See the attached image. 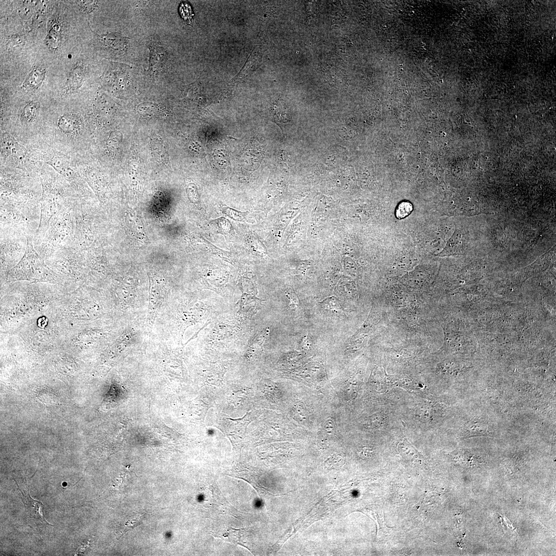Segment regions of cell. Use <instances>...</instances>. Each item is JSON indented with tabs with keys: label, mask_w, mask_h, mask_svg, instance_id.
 <instances>
[{
	"label": "cell",
	"mask_w": 556,
	"mask_h": 556,
	"mask_svg": "<svg viewBox=\"0 0 556 556\" xmlns=\"http://www.w3.org/2000/svg\"><path fill=\"white\" fill-rule=\"evenodd\" d=\"M41 182L43 192L40 201V219L34 236V245L43 239L52 222L80 199L70 185L62 179L43 176Z\"/></svg>",
	"instance_id": "6da1fadb"
},
{
	"label": "cell",
	"mask_w": 556,
	"mask_h": 556,
	"mask_svg": "<svg viewBox=\"0 0 556 556\" xmlns=\"http://www.w3.org/2000/svg\"><path fill=\"white\" fill-rule=\"evenodd\" d=\"M73 206L67 208L56 218L43 239L34 245L37 253L45 261L59 249L72 247L75 233Z\"/></svg>",
	"instance_id": "7a4b0ae2"
},
{
	"label": "cell",
	"mask_w": 556,
	"mask_h": 556,
	"mask_svg": "<svg viewBox=\"0 0 556 556\" xmlns=\"http://www.w3.org/2000/svg\"><path fill=\"white\" fill-rule=\"evenodd\" d=\"M1 228L34 236L39 225L40 204L1 203Z\"/></svg>",
	"instance_id": "3957f363"
},
{
	"label": "cell",
	"mask_w": 556,
	"mask_h": 556,
	"mask_svg": "<svg viewBox=\"0 0 556 556\" xmlns=\"http://www.w3.org/2000/svg\"><path fill=\"white\" fill-rule=\"evenodd\" d=\"M75 233L72 247L80 252L94 248L101 238L100 220L97 213L79 199L73 208Z\"/></svg>",
	"instance_id": "277c9868"
},
{
	"label": "cell",
	"mask_w": 556,
	"mask_h": 556,
	"mask_svg": "<svg viewBox=\"0 0 556 556\" xmlns=\"http://www.w3.org/2000/svg\"><path fill=\"white\" fill-rule=\"evenodd\" d=\"M25 254L19 263L10 272L8 280L19 279L58 281V279L46 265L45 261L36 252L33 236H27Z\"/></svg>",
	"instance_id": "5b68a950"
},
{
	"label": "cell",
	"mask_w": 556,
	"mask_h": 556,
	"mask_svg": "<svg viewBox=\"0 0 556 556\" xmlns=\"http://www.w3.org/2000/svg\"><path fill=\"white\" fill-rule=\"evenodd\" d=\"M45 261L55 270L75 279L81 278L87 265L82 252L72 246L59 249Z\"/></svg>",
	"instance_id": "8992f818"
},
{
	"label": "cell",
	"mask_w": 556,
	"mask_h": 556,
	"mask_svg": "<svg viewBox=\"0 0 556 556\" xmlns=\"http://www.w3.org/2000/svg\"><path fill=\"white\" fill-rule=\"evenodd\" d=\"M1 229V263L2 271H7L19 263L24 256L27 245V236L17 231Z\"/></svg>",
	"instance_id": "52a82bcc"
},
{
	"label": "cell",
	"mask_w": 556,
	"mask_h": 556,
	"mask_svg": "<svg viewBox=\"0 0 556 556\" xmlns=\"http://www.w3.org/2000/svg\"><path fill=\"white\" fill-rule=\"evenodd\" d=\"M48 163L64 177L80 199L86 196V186L70 162L64 157L54 156Z\"/></svg>",
	"instance_id": "ba28073f"
},
{
	"label": "cell",
	"mask_w": 556,
	"mask_h": 556,
	"mask_svg": "<svg viewBox=\"0 0 556 556\" xmlns=\"http://www.w3.org/2000/svg\"><path fill=\"white\" fill-rule=\"evenodd\" d=\"M149 291L148 314L146 321L147 331L151 333L159 309L163 302L165 292L164 282L155 276L149 275Z\"/></svg>",
	"instance_id": "9c48e42d"
},
{
	"label": "cell",
	"mask_w": 556,
	"mask_h": 556,
	"mask_svg": "<svg viewBox=\"0 0 556 556\" xmlns=\"http://www.w3.org/2000/svg\"><path fill=\"white\" fill-rule=\"evenodd\" d=\"M17 485L21 494L20 498L24 504L25 511L27 514V518L32 522H34L35 523H46L49 525L50 524L45 518L43 512V504L31 497L29 491H27V493L26 492L23 493L18 485L17 484Z\"/></svg>",
	"instance_id": "30bf717a"
},
{
	"label": "cell",
	"mask_w": 556,
	"mask_h": 556,
	"mask_svg": "<svg viewBox=\"0 0 556 556\" xmlns=\"http://www.w3.org/2000/svg\"><path fill=\"white\" fill-rule=\"evenodd\" d=\"M2 149L6 155L16 160H22L25 154L24 148L11 135L5 134L2 139Z\"/></svg>",
	"instance_id": "8fae6325"
},
{
	"label": "cell",
	"mask_w": 556,
	"mask_h": 556,
	"mask_svg": "<svg viewBox=\"0 0 556 556\" xmlns=\"http://www.w3.org/2000/svg\"><path fill=\"white\" fill-rule=\"evenodd\" d=\"M135 282L133 278L128 277L121 283L118 287V294L121 301L126 307L133 302L135 295Z\"/></svg>",
	"instance_id": "7c38bea8"
},
{
	"label": "cell",
	"mask_w": 556,
	"mask_h": 556,
	"mask_svg": "<svg viewBox=\"0 0 556 556\" xmlns=\"http://www.w3.org/2000/svg\"><path fill=\"white\" fill-rule=\"evenodd\" d=\"M271 111L273 117L277 123H287L291 118L287 106L281 100L276 101L273 103Z\"/></svg>",
	"instance_id": "4fadbf2b"
},
{
	"label": "cell",
	"mask_w": 556,
	"mask_h": 556,
	"mask_svg": "<svg viewBox=\"0 0 556 556\" xmlns=\"http://www.w3.org/2000/svg\"><path fill=\"white\" fill-rule=\"evenodd\" d=\"M150 64L152 69L157 70L162 67L168 60V54L161 47L150 48Z\"/></svg>",
	"instance_id": "5bb4252c"
},
{
	"label": "cell",
	"mask_w": 556,
	"mask_h": 556,
	"mask_svg": "<svg viewBox=\"0 0 556 556\" xmlns=\"http://www.w3.org/2000/svg\"><path fill=\"white\" fill-rule=\"evenodd\" d=\"M105 43L111 48L122 52L127 47L128 40L118 33L110 34L104 37Z\"/></svg>",
	"instance_id": "9a60e30c"
},
{
	"label": "cell",
	"mask_w": 556,
	"mask_h": 556,
	"mask_svg": "<svg viewBox=\"0 0 556 556\" xmlns=\"http://www.w3.org/2000/svg\"><path fill=\"white\" fill-rule=\"evenodd\" d=\"M83 77V69L81 66H77L72 70L67 83V90H73L80 87Z\"/></svg>",
	"instance_id": "2e32d148"
},
{
	"label": "cell",
	"mask_w": 556,
	"mask_h": 556,
	"mask_svg": "<svg viewBox=\"0 0 556 556\" xmlns=\"http://www.w3.org/2000/svg\"><path fill=\"white\" fill-rule=\"evenodd\" d=\"M137 111L139 115L147 117H159L162 114L160 107L151 103H144L139 105L137 107Z\"/></svg>",
	"instance_id": "e0dca14e"
},
{
	"label": "cell",
	"mask_w": 556,
	"mask_h": 556,
	"mask_svg": "<svg viewBox=\"0 0 556 556\" xmlns=\"http://www.w3.org/2000/svg\"><path fill=\"white\" fill-rule=\"evenodd\" d=\"M59 127L61 131L67 134H72L77 129L76 119L72 116H64L60 119Z\"/></svg>",
	"instance_id": "ac0fdd59"
},
{
	"label": "cell",
	"mask_w": 556,
	"mask_h": 556,
	"mask_svg": "<svg viewBox=\"0 0 556 556\" xmlns=\"http://www.w3.org/2000/svg\"><path fill=\"white\" fill-rule=\"evenodd\" d=\"M259 57H257V53L253 52L252 54L251 57L248 60L246 65L244 66L242 70L240 72L238 76L234 78L233 80H238L240 79H243L246 76L249 74L250 72L255 70L256 66L259 63Z\"/></svg>",
	"instance_id": "d6986e66"
},
{
	"label": "cell",
	"mask_w": 556,
	"mask_h": 556,
	"mask_svg": "<svg viewBox=\"0 0 556 556\" xmlns=\"http://www.w3.org/2000/svg\"><path fill=\"white\" fill-rule=\"evenodd\" d=\"M323 308L325 310H329L337 314L343 315L344 310L339 301V300L335 297L332 296L327 298L323 301L320 302Z\"/></svg>",
	"instance_id": "ffe728a7"
},
{
	"label": "cell",
	"mask_w": 556,
	"mask_h": 556,
	"mask_svg": "<svg viewBox=\"0 0 556 556\" xmlns=\"http://www.w3.org/2000/svg\"><path fill=\"white\" fill-rule=\"evenodd\" d=\"M37 114V109L35 105L29 104L23 108L21 115L22 122L25 123H31L35 119Z\"/></svg>",
	"instance_id": "44dd1931"
},
{
	"label": "cell",
	"mask_w": 556,
	"mask_h": 556,
	"mask_svg": "<svg viewBox=\"0 0 556 556\" xmlns=\"http://www.w3.org/2000/svg\"><path fill=\"white\" fill-rule=\"evenodd\" d=\"M413 209V205L409 202H404L400 203L397 208L396 215L398 218L402 219L409 215Z\"/></svg>",
	"instance_id": "7402d4cb"
},
{
	"label": "cell",
	"mask_w": 556,
	"mask_h": 556,
	"mask_svg": "<svg viewBox=\"0 0 556 556\" xmlns=\"http://www.w3.org/2000/svg\"><path fill=\"white\" fill-rule=\"evenodd\" d=\"M304 368L310 376L313 378H317L321 375L323 370L322 365L317 362L309 363Z\"/></svg>",
	"instance_id": "603a6c76"
},
{
	"label": "cell",
	"mask_w": 556,
	"mask_h": 556,
	"mask_svg": "<svg viewBox=\"0 0 556 556\" xmlns=\"http://www.w3.org/2000/svg\"><path fill=\"white\" fill-rule=\"evenodd\" d=\"M285 294L289 300V307L292 310H297L299 305V299L294 290L291 287H288L285 290Z\"/></svg>",
	"instance_id": "cb8c5ba5"
},
{
	"label": "cell",
	"mask_w": 556,
	"mask_h": 556,
	"mask_svg": "<svg viewBox=\"0 0 556 556\" xmlns=\"http://www.w3.org/2000/svg\"><path fill=\"white\" fill-rule=\"evenodd\" d=\"M223 212L231 218L240 221L244 220L247 215V213L246 212L244 213L229 208H224Z\"/></svg>",
	"instance_id": "d4e9b609"
},
{
	"label": "cell",
	"mask_w": 556,
	"mask_h": 556,
	"mask_svg": "<svg viewBox=\"0 0 556 556\" xmlns=\"http://www.w3.org/2000/svg\"><path fill=\"white\" fill-rule=\"evenodd\" d=\"M295 413L297 419L301 422L307 421L308 418V413L305 408L300 403L295 408Z\"/></svg>",
	"instance_id": "484cf974"
},
{
	"label": "cell",
	"mask_w": 556,
	"mask_h": 556,
	"mask_svg": "<svg viewBox=\"0 0 556 556\" xmlns=\"http://www.w3.org/2000/svg\"><path fill=\"white\" fill-rule=\"evenodd\" d=\"M323 430L324 433L328 437L335 435L336 430L335 423L331 419L327 420L323 425Z\"/></svg>",
	"instance_id": "4316f807"
},
{
	"label": "cell",
	"mask_w": 556,
	"mask_h": 556,
	"mask_svg": "<svg viewBox=\"0 0 556 556\" xmlns=\"http://www.w3.org/2000/svg\"><path fill=\"white\" fill-rule=\"evenodd\" d=\"M180 13L185 20L190 22L192 18L193 12L189 4L184 3L180 7Z\"/></svg>",
	"instance_id": "83f0119b"
},
{
	"label": "cell",
	"mask_w": 556,
	"mask_h": 556,
	"mask_svg": "<svg viewBox=\"0 0 556 556\" xmlns=\"http://www.w3.org/2000/svg\"><path fill=\"white\" fill-rule=\"evenodd\" d=\"M142 520L140 517H137L135 519H131V521H128L126 524V526L131 529V528H134L136 526L142 523Z\"/></svg>",
	"instance_id": "f1b7e54d"
},
{
	"label": "cell",
	"mask_w": 556,
	"mask_h": 556,
	"mask_svg": "<svg viewBox=\"0 0 556 556\" xmlns=\"http://www.w3.org/2000/svg\"><path fill=\"white\" fill-rule=\"evenodd\" d=\"M310 347L309 340L307 337L304 338L302 342V347L304 349H308Z\"/></svg>",
	"instance_id": "f546056e"
}]
</instances>
